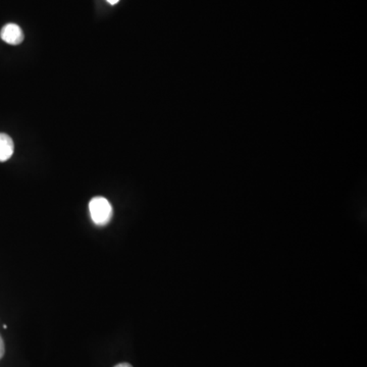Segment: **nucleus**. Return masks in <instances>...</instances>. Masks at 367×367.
<instances>
[{"label": "nucleus", "instance_id": "nucleus-3", "mask_svg": "<svg viewBox=\"0 0 367 367\" xmlns=\"http://www.w3.org/2000/svg\"><path fill=\"white\" fill-rule=\"evenodd\" d=\"M14 141L6 134H0V161L8 160L14 154Z\"/></svg>", "mask_w": 367, "mask_h": 367}, {"label": "nucleus", "instance_id": "nucleus-5", "mask_svg": "<svg viewBox=\"0 0 367 367\" xmlns=\"http://www.w3.org/2000/svg\"><path fill=\"white\" fill-rule=\"evenodd\" d=\"M114 367H133L131 366V364H118V366H116Z\"/></svg>", "mask_w": 367, "mask_h": 367}, {"label": "nucleus", "instance_id": "nucleus-6", "mask_svg": "<svg viewBox=\"0 0 367 367\" xmlns=\"http://www.w3.org/2000/svg\"><path fill=\"white\" fill-rule=\"evenodd\" d=\"M107 1L109 2L110 4H116L120 0H107Z\"/></svg>", "mask_w": 367, "mask_h": 367}, {"label": "nucleus", "instance_id": "nucleus-4", "mask_svg": "<svg viewBox=\"0 0 367 367\" xmlns=\"http://www.w3.org/2000/svg\"><path fill=\"white\" fill-rule=\"evenodd\" d=\"M4 351H6V349H4L3 340H2L1 336H0V359L3 357Z\"/></svg>", "mask_w": 367, "mask_h": 367}, {"label": "nucleus", "instance_id": "nucleus-1", "mask_svg": "<svg viewBox=\"0 0 367 367\" xmlns=\"http://www.w3.org/2000/svg\"><path fill=\"white\" fill-rule=\"evenodd\" d=\"M91 218L98 226H105L112 220V207L107 199L103 197H95L89 205Z\"/></svg>", "mask_w": 367, "mask_h": 367}, {"label": "nucleus", "instance_id": "nucleus-2", "mask_svg": "<svg viewBox=\"0 0 367 367\" xmlns=\"http://www.w3.org/2000/svg\"><path fill=\"white\" fill-rule=\"evenodd\" d=\"M1 39L10 45H19L24 40V33L22 29L16 24H8L2 28Z\"/></svg>", "mask_w": 367, "mask_h": 367}]
</instances>
